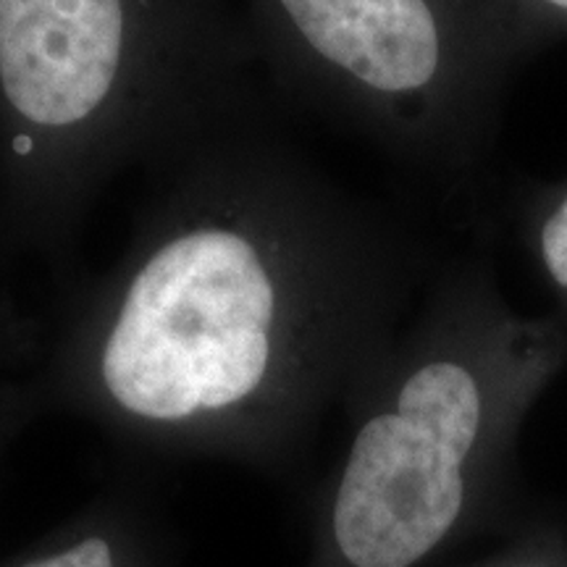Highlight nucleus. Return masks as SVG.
<instances>
[{"mask_svg": "<svg viewBox=\"0 0 567 567\" xmlns=\"http://www.w3.org/2000/svg\"><path fill=\"white\" fill-rule=\"evenodd\" d=\"M284 105L358 134L446 189L476 179L499 118L507 40L471 0H239Z\"/></svg>", "mask_w": 567, "mask_h": 567, "instance_id": "20e7f679", "label": "nucleus"}, {"mask_svg": "<svg viewBox=\"0 0 567 567\" xmlns=\"http://www.w3.org/2000/svg\"><path fill=\"white\" fill-rule=\"evenodd\" d=\"M565 363L557 316L517 310L488 260L439 268L344 402L302 567H431L460 547L507 502Z\"/></svg>", "mask_w": 567, "mask_h": 567, "instance_id": "f03ea898", "label": "nucleus"}, {"mask_svg": "<svg viewBox=\"0 0 567 567\" xmlns=\"http://www.w3.org/2000/svg\"><path fill=\"white\" fill-rule=\"evenodd\" d=\"M528 243L567 334V182L542 189L528 210Z\"/></svg>", "mask_w": 567, "mask_h": 567, "instance_id": "0eeeda50", "label": "nucleus"}, {"mask_svg": "<svg viewBox=\"0 0 567 567\" xmlns=\"http://www.w3.org/2000/svg\"><path fill=\"white\" fill-rule=\"evenodd\" d=\"M147 174L124 252L48 331L45 413L289 476L415 308L421 245L305 158L274 101Z\"/></svg>", "mask_w": 567, "mask_h": 567, "instance_id": "f257e3e1", "label": "nucleus"}, {"mask_svg": "<svg viewBox=\"0 0 567 567\" xmlns=\"http://www.w3.org/2000/svg\"><path fill=\"white\" fill-rule=\"evenodd\" d=\"M48 329L0 284V460L34 417L45 415Z\"/></svg>", "mask_w": 567, "mask_h": 567, "instance_id": "423d86ee", "label": "nucleus"}, {"mask_svg": "<svg viewBox=\"0 0 567 567\" xmlns=\"http://www.w3.org/2000/svg\"><path fill=\"white\" fill-rule=\"evenodd\" d=\"M534 3L542 6L544 11L557 13V17H565L567 19V0H534Z\"/></svg>", "mask_w": 567, "mask_h": 567, "instance_id": "1a4fd4ad", "label": "nucleus"}, {"mask_svg": "<svg viewBox=\"0 0 567 567\" xmlns=\"http://www.w3.org/2000/svg\"><path fill=\"white\" fill-rule=\"evenodd\" d=\"M471 567H567V534L555 520L530 523Z\"/></svg>", "mask_w": 567, "mask_h": 567, "instance_id": "6e6552de", "label": "nucleus"}, {"mask_svg": "<svg viewBox=\"0 0 567 567\" xmlns=\"http://www.w3.org/2000/svg\"><path fill=\"white\" fill-rule=\"evenodd\" d=\"M0 567H182V559L151 494L140 484H116Z\"/></svg>", "mask_w": 567, "mask_h": 567, "instance_id": "39448f33", "label": "nucleus"}, {"mask_svg": "<svg viewBox=\"0 0 567 567\" xmlns=\"http://www.w3.org/2000/svg\"><path fill=\"white\" fill-rule=\"evenodd\" d=\"M271 97L239 0H0V250L66 274L116 176Z\"/></svg>", "mask_w": 567, "mask_h": 567, "instance_id": "7ed1b4c3", "label": "nucleus"}]
</instances>
